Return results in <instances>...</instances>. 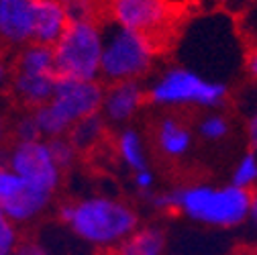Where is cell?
Returning a JSON list of instances; mask_svg holds the SVG:
<instances>
[{
    "mask_svg": "<svg viewBox=\"0 0 257 255\" xmlns=\"http://www.w3.org/2000/svg\"><path fill=\"white\" fill-rule=\"evenodd\" d=\"M49 145V151L55 159V164L61 172H66L70 170L74 164H76V159H78V149L74 147V143L68 139V137H57V139H49L47 141Z\"/></svg>",
    "mask_w": 257,
    "mask_h": 255,
    "instance_id": "obj_23",
    "label": "cell"
},
{
    "mask_svg": "<svg viewBox=\"0 0 257 255\" xmlns=\"http://www.w3.org/2000/svg\"><path fill=\"white\" fill-rule=\"evenodd\" d=\"M37 0H0V41L9 47H25L33 41Z\"/></svg>",
    "mask_w": 257,
    "mask_h": 255,
    "instance_id": "obj_9",
    "label": "cell"
},
{
    "mask_svg": "<svg viewBox=\"0 0 257 255\" xmlns=\"http://www.w3.org/2000/svg\"><path fill=\"white\" fill-rule=\"evenodd\" d=\"M233 186L245 190V192H257V155L253 151H245L231 172V182Z\"/></svg>",
    "mask_w": 257,
    "mask_h": 255,
    "instance_id": "obj_20",
    "label": "cell"
},
{
    "mask_svg": "<svg viewBox=\"0 0 257 255\" xmlns=\"http://www.w3.org/2000/svg\"><path fill=\"white\" fill-rule=\"evenodd\" d=\"M104 131H106V120L102 118V114H92V116L78 120L72 126V131L68 133V139L74 143L78 153H84V151L94 149L102 141Z\"/></svg>",
    "mask_w": 257,
    "mask_h": 255,
    "instance_id": "obj_18",
    "label": "cell"
},
{
    "mask_svg": "<svg viewBox=\"0 0 257 255\" xmlns=\"http://www.w3.org/2000/svg\"><path fill=\"white\" fill-rule=\"evenodd\" d=\"M15 72L35 74V76H55V53L53 47L41 43H29L19 49L15 57Z\"/></svg>",
    "mask_w": 257,
    "mask_h": 255,
    "instance_id": "obj_16",
    "label": "cell"
},
{
    "mask_svg": "<svg viewBox=\"0 0 257 255\" xmlns=\"http://www.w3.org/2000/svg\"><path fill=\"white\" fill-rule=\"evenodd\" d=\"M155 141L157 147L164 155L178 159L184 157L190 147H192V131L180 120L174 116H164L157 124L155 131Z\"/></svg>",
    "mask_w": 257,
    "mask_h": 255,
    "instance_id": "obj_14",
    "label": "cell"
},
{
    "mask_svg": "<svg viewBox=\"0 0 257 255\" xmlns=\"http://www.w3.org/2000/svg\"><path fill=\"white\" fill-rule=\"evenodd\" d=\"M104 47L100 78L108 84L116 82H141L145 78L157 55V41L124 29L112 21L102 25Z\"/></svg>",
    "mask_w": 257,
    "mask_h": 255,
    "instance_id": "obj_4",
    "label": "cell"
},
{
    "mask_svg": "<svg viewBox=\"0 0 257 255\" xmlns=\"http://www.w3.org/2000/svg\"><path fill=\"white\" fill-rule=\"evenodd\" d=\"M133 184L139 192H145V194H153V184H155V174L147 168V170H141L137 174H133Z\"/></svg>",
    "mask_w": 257,
    "mask_h": 255,
    "instance_id": "obj_27",
    "label": "cell"
},
{
    "mask_svg": "<svg viewBox=\"0 0 257 255\" xmlns=\"http://www.w3.org/2000/svg\"><path fill=\"white\" fill-rule=\"evenodd\" d=\"M245 70H247V74L257 82V47H253V49L247 51V57H245Z\"/></svg>",
    "mask_w": 257,
    "mask_h": 255,
    "instance_id": "obj_31",
    "label": "cell"
},
{
    "mask_svg": "<svg viewBox=\"0 0 257 255\" xmlns=\"http://www.w3.org/2000/svg\"><path fill=\"white\" fill-rule=\"evenodd\" d=\"M149 196L153 208L178 212L190 220L214 229L241 227L249 218V206H251V192H245V190L233 184L180 186Z\"/></svg>",
    "mask_w": 257,
    "mask_h": 255,
    "instance_id": "obj_1",
    "label": "cell"
},
{
    "mask_svg": "<svg viewBox=\"0 0 257 255\" xmlns=\"http://www.w3.org/2000/svg\"><path fill=\"white\" fill-rule=\"evenodd\" d=\"M15 255H53V253L45 245H41L37 241H25V243L19 245Z\"/></svg>",
    "mask_w": 257,
    "mask_h": 255,
    "instance_id": "obj_30",
    "label": "cell"
},
{
    "mask_svg": "<svg viewBox=\"0 0 257 255\" xmlns=\"http://www.w3.org/2000/svg\"><path fill=\"white\" fill-rule=\"evenodd\" d=\"M245 135H247V147L257 155V110L247 114L245 120Z\"/></svg>",
    "mask_w": 257,
    "mask_h": 255,
    "instance_id": "obj_28",
    "label": "cell"
},
{
    "mask_svg": "<svg viewBox=\"0 0 257 255\" xmlns=\"http://www.w3.org/2000/svg\"><path fill=\"white\" fill-rule=\"evenodd\" d=\"M229 133H231V122L218 110H212L198 120V135L206 141H222L224 137H229Z\"/></svg>",
    "mask_w": 257,
    "mask_h": 255,
    "instance_id": "obj_21",
    "label": "cell"
},
{
    "mask_svg": "<svg viewBox=\"0 0 257 255\" xmlns=\"http://www.w3.org/2000/svg\"><path fill=\"white\" fill-rule=\"evenodd\" d=\"M13 76H15V68H13V63H11L5 55H0V92L11 90Z\"/></svg>",
    "mask_w": 257,
    "mask_h": 255,
    "instance_id": "obj_29",
    "label": "cell"
},
{
    "mask_svg": "<svg viewBox=\"0 0 257 255\" xmlns=\"http://www.w3.org/2000/svg\"><path fill=\"white\" fill-rule=\"evenodd\" d=\"M147 100V88L141 82H116L104 88L100 114L110 124L131 120Z\"/></svg>",
    "mask_w": 257,
    "mask_h": 255,
    "instance_id": "obj_10",
    "label": "cell"
},
{
    "mask_svg": "<svg viewBox=\"0 0 257 255\" xmlns=\"http://www.w3.org/2000/svg\"><path fill=\"white\" fill-rule=\"evenodd\" d=\"M168 237L157 225H143L116 247V255H166Z\"/></svg>",
    "mask_w": 257,
    "mask_h": 255,
    "instance_id": "obj_15",
    "label": "cell"
},
{
    "mask_svg": "<svg viewBox=\"0 0 257 255\" xmlns=\"http://www.w3.org/2000/svg\"><path fill=\"white\" fill-rule=\"evenodd\" d=\"M104 35L98 21H74L53 45L57 80L98 82Z\"/></svg>",
    "mask_w": 257,
    "mask_h": 255,
    "instance_id": "obj_5",
    "label": "cell"
},
{
    "mask_svg": "<svg viewBox=\"0 0 257 255\" xmlns=\"http://www.w3.org/2000/svg\"><path fill=\"white\" fill-rule=\"evenodd\" d=\"M247 222H249L251 227L257 229V192L251 194V206H249V218H247Z\"/></svg>",
    "mask_w": 257,
    "mask_h": 255,
    "instance_id": "obj_32",
    "label": "cell"
},
{
    "mask_svg": "<svg viewBox=\"0 0 257 255\" xmlns=\"http://www.w3.org/2000/svg\"><path fill=\"white\" fill-rule=\"evenodd\" d=\"M7 164L29 186L45 190L49 194H55L61 184V170L57 168L45 139L13 143Z\"/></svg>",
    "mask_w": 257,
    "mask_h": 255,
    "instance_id": "obj_6",
    "label": "cell"
},
{
    "mask_svg": "<svg viewBox=\"0 0 257 255\" xmlns=\"http://www.w3.org/2000/svg\"><path fill=\"white\" fill-rule=\"evenodd\" d=\"M222 3H227V0H222Z\"/></svg>",
    "mask_w": 257,
    "mask_h": 255,
    "instance_id": "obj_35",
    "label": "cell"
},
{
    "mask_svg": "<svg viewBox=\"0 0 257 255\" xmlns=\"http://www.w3.org/2000/svg\"><path fill=\"white\" fill-rule=\"evenodd\" d=\"M51 198H53V194L45 192V190H39L35 186H29L25 182L23 190H19L11 200L0 204V210H3L15 225H27V222L35 220L39 214L45 212Z\"/></svg>",
    "mask_w": 257,
    "mask_h": 255,
    "instance_id": "obj_13",
    "label": "cell"
},
{
    "mask_svg": "<svg viewBox=\"0 0 257 255\" xmlns=\"http://www.w3.org/2000/svg\"><path fill=\"white\" fill-rule=\"evenodd\" d=\"M55 86H57L55 76H35V74L15 72L13 84H11V94L25 108L35 110L53 98Z\"/></svg>",
    "mask_w": 257,
    "mask_h": 255,
    "instance_id": "obj_12",
    "label": "cell"
},
{
    "mask_svg": "<svg viewBox=\"0 0 257 255\" xmlns=\"http://www.w3.org/2000/svg\"><path fill=\"white\" fill-rule=\"evenodd\" d=\"M9 133H11V126H9V122H7V116L3 114V110H0V145L7 141Z\"/></svg>",
    "mask_w": 257,
    "mask_h": 255,
    "instance_id": "obj_33",
    "label": "cell"
},
{
    "mask_svg": "<svg viewBox=\"0 0 257 255\" xmlns=\"http://www.w3.org/2000/svg\"><path fill=\"white\" fill-rule=\"evenodd\" d=\"M19 231L15 222L0 210V255H15L19 249Z\"/></svg>",
    "mask_w": 257,
    "mask_h": 255,
    "instance_id": "obj_25",
    "label": "cell"
},
{
    "mask_svg": "<svg viewBox=\"0 0 257 255\" xmlns=\"http://www.w3.org/2000/svg\"><path fill=\"white\" fill-rule=\"evenodd\" d=\"M57 216L80 241L92 247H118L141 227L133 206L108 196L66 202L59 206Z\"/></svg>",
    "mask_w": 257,
    "mask_h": 255,
    "instance_id": "obj_2",
    "label": "cell"
},
{
    "mask_svg": "<svg viewBox=\"0 0 257 255\" xmlns=\"http://www.w3.org/2000/svg\"><path fill=\"white\" fill-rule=\"evenodd\" d=\"M116 151H118L120 162L128 170H131L133 174L149 168L143 137H141V133L137 129H133V126H124V129L118 133V137H116Z\"/></svg>",
    "mask_w": 257,
    "mask_h": 255,
    "instance_id": "obj_17",
    "label": "cell"
},
{
    "mask_svg": "<svg viewBox=\"0 0 257 255\" xmlns=\"http://www.w3.org/2000/svg\"><path fill=\"white\" fill-rule=\"evenodd\" d=\"M11 135L15 137V143H25V141H39L43 139L41 137V131H39V124L33 116V112H25L21 114L13 126H11Z\"/></svg>",
    "mask_w": 257,
    "mask_h": 255,
    "instance_id": "obj_24",
    "label": "cell"
},
{
    "mask_svg": "<svg viewBox=\"0 0 257 255\" xmlns=\"http://www.w3.org/2000/svg\"><path fill=\"white\" fill-rule=\"evenodd\" d=\"M0 168H5V157H3V153H0Z\"/></svg>",
    "mask_w": 257,
    "mask_h": 255,
    "instance_id": "obj_34",
    "label": "cell"
},
{
    "mask_svg": "<svg viewBox=\"0 0 257 255\" xmlns=\"http://www.w3.org/2000/svg\"><path fill=\"white\" fill-rule=\"evenodd\" d=\"M70 17L59 0H37L35 3V23L33 41L53 47L70 27Z\"/></svg>",
    "mask_w": 257,
    "mask_h": 255,
    "instance_id": "obj_11",
    "label": "cell"
},
{
    "mask_svg": "<svg viewBox=\"0 0 257 255\" xmlns=\"http://www.w3.org/2000/svg\"><path fill=\"white\" fill-rule=\"evenodd\" d=\"M39 124V131H41V137L45 141L49 139H57V137H68V133L72 131V122L63 116L51 102L35 108V110H31Z\"/></svg>",
    "mask_w": 257,
    "mask_h": 255,
    "instance_id": "obj_19",
    "label": "cell"
},
{
    "mask_svg": "<svg viewBox=\"0 0 257 255\" xmlns=\"http://www.w3.org/2000/svg\"><path fill=\"white\" fill-rule=\"evenodd\" d=\"M237 29H239L241 37L247 41L249 49L257 47V0H251L247 7H243L239 11Z\"/></svg>",
    "mask_w": 257,
    "mask_h": 255,
    "instance_id": "obj_22",
    "label": "cell"
},
{
    "mask_svg": "<svg viewBox=\"0 0 257 255\" xmlns=\"http://www.w3.org/2000/svg\"><path fill=\"white\" fill-rule=\"evenodd\" d=\"M229 98V86L224 80L202 76L184 66H174L159 72L147 86V100L155 106L182 108H220Z\"/></svg>",
    "mask_w": 257,
    "mask_h": 255,
    "instance_id": "obj_3",
    "label": "cell"
},
{
    "mask_svg": "<svg viewBox=\"0 0 257 255\" xmlns=\"http://www.w3.org/2000/svg\"><path fill=\"white\" fill-rule=\"evenodd\" d=\"M25 180H21L11 168H0V204L11 200L19 190H23Z\"/></svg>",
    "mask_w": 257,
    "mask_h": 255,
    "instance_id": "obj_26",
    "label": "cell"
},
{
    "mask_svg": "<svg viewBox=\"0 0 257 255\" xmlns=\"http://www.w3.org/2000/svg\"><path fill=\"white\" fill-rule=\"evenodd\" d=\"M104 100V88L98 82H82V80H57L55 94L49 100L72 124L78 120L100 114Z\"/></svg>",
    "mask_w": 257,
    "mask_h": 255,
    "instance_id": "obj_8",
    "label": "cell"
},
{
    "mask_svg": "<svg viewBox=\"0 0 257 255\" xmlns=\"http://www.w3.org/2000/svg\"><path fill=\"white\" fill-rule=\"evenodd\" d=\"M108 17L112 23L155 41L170 27L174 13L170 0H108Z\"/></svg>",
    "mask_w": 257,
    "mask_h": 255,
    "instance_id": "obj_7",
    "label": "cell"
}]
</instances>
